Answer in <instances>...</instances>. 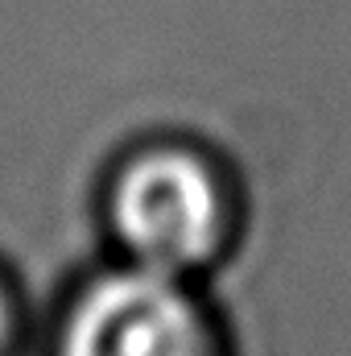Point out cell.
Listing matches in <instances>:
<instances>
[{"instance_id":"1","label":"cell","mask_w":351,"mask_h":356,"mask_svg":"<svg viewBox=\"0 0 351 356\" xmlns=\"http://www.w3.org/2000/svg\"><path fill=\"white\" fill-rule=\"evenodd\" d=\"M219 191L186 154H149L116 186V228L145 269L198 266L219 241Z\"/></svg>"},{"instance_id":"2","label":"cell","mask_w":351,"mask_h":356,"mask_svg":"<svg viewBox=\"0 0 351 356\" xmlns=\"http://www.w3.org/2000/svg\"><path fill=\"white\" fill-rule=\"evenodd\" d=\"M62 356H207V332L170 273L137 269L95 282L79 298Z\"/></svg>"},{"instance_id":"3","label":"cell","mask_w":351,"mask_h":356,"mask_svg":"<svg viewBox=\"0 0 351 356\" xmlns=\"http://www.w3.org/2000/svg\"><path fill=\"white\" fill-rule=\"evenodd\" d=\"M4 327H8V311H4V298H0V340H4Z\"/></svg>"}]
</instances>
